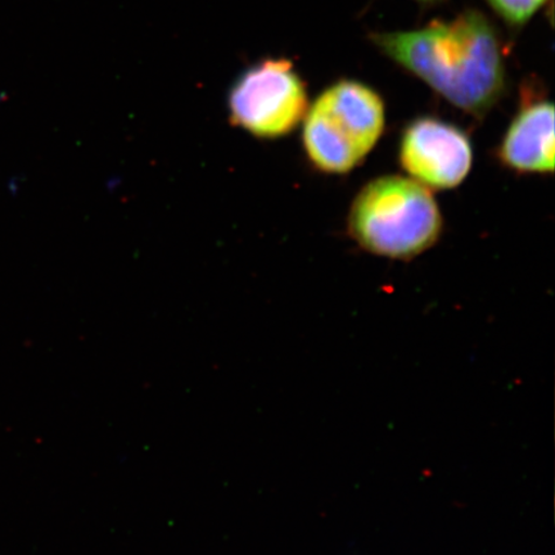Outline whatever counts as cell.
Wrapping results in <instances>:
<instances>
[{
    "instance_id": "cell-4",
    "label": "cell",
    "mask_w": 555,
    "mask_h": 555,
    "mask_svg": "<svg viewBox=\"0 0 555 555\" xmlns=\"http://www.w3.org/2000/svg\"><path fill=\"white\" fill-rule=\"evenodd\" d=\"M308 108L307 88L287 60H266L249 67L228 96L232 122L262 139L293 133Z\"/></svg>"
},
{
    "instance_id": "cell-2",
    "label": "cell",
    "mask_w": 555,
    "mask_h": 555,
    "mask_svg": "<svg viewBox=\"0 0 555 555\" xmlns=\"http://www.w3.org/2000/svg\"><path fill=\"white\" fill-rule=\"evenodd\" d=\"M349 231L367 253L388 259H412L440 238L442 217L425 185L387 176L373 179L353 199Z\"/></svg>"
},
{
    "instance_id": "cell-7",
    "label": "cell",
    "mask_w": 555,
    "mask_h": 555,
    "mask_svg": "<svg viewBox=\"0 0 555 555\" xmlns=\"http://www.w3.org/2000/svg\"><path fill=\"white\" fill-rule=\"evenodd\" d=\"M492 9L511 24L527 23L546 0H488Z\"/></svg>"
},
{
    "instance_id": "cell-5",
    "label": "cell",
    "mask_w": 555,
    "mask_h": 555,
    "mask_svg": "<svg viewBox=\"0 0 555 555\" xmlns=\"http://www.w3.org/2000/svg\"><path fill=\"white\" fill-rule=\"evenodd\" d=\"M399 158L415 182L434 190H453L468 177L474 151L467 134L455 125L421 117L402 133Z\"/></svg>"
},
{
    "instance_id": "cell-3",
    "label": "cell",
    "mask_w": 555,
    "mask_h": 555,
    "mask_svg": "<svg viewBox=\"0 0 555 555\" xmlns=\"http://www.w3.org/2000/svg\"><path fill=\"white\" fill-rule=\"evenodd\" d=\"M386 124L384 101L362 82L341 80L325 89L304 117L309 162L325 173L350 172L376 147Z\"/></svg>"
},
{
    "instance_id": "cell-1",
    "label": "cell",
    "mask_w": 555,
    "mask_h": 555,
    "mask_svg": "<svg viewBox=\"0 0 555 555\" xmlns=\"http://www.w3.org/2000/svg\"><path fill=\"white\" fill-rule=\"evenodd\" d=\"M373 39L388 57L468 114L483 115L501 99V48L480 12L468 11L421 30L377 34Z\"/></svg>"
},
{
    "instance_id": "cell-6",
    "label": "cell",
    "mask_w": 555,
    "mask_h": 555,
    "mask_svg": "<svg viewBox=\"0 0 555 555\" xmlns=\"http://www.w3.org/2000/svg\"><path fill=\"white\" fill-rule=\"evenodd\" d=\"M553 103H531L519 111L506 130L499 157L517 172L552 173L554 170Z\"/></svg>"
}]
</instances>
